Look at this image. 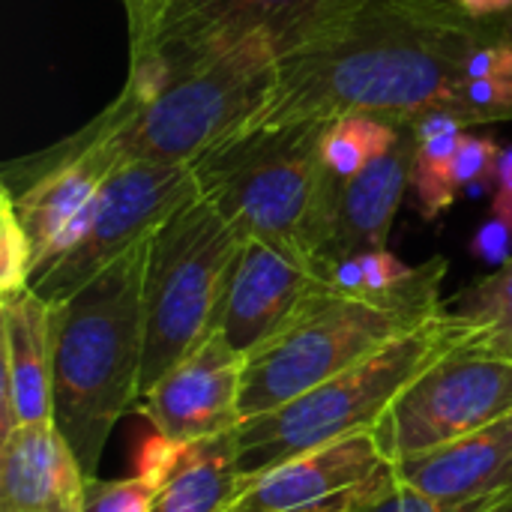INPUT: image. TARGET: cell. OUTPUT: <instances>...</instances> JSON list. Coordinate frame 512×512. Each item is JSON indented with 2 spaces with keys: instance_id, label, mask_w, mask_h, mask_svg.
<instances>
[{
  "instance_id": "obj_1",
  "label": "cell",
  "mask_w": 512,
  "mask_h": 512,
  "mask_svg": "<svg viewBox=\"0 0 512 512\" xmlns=\"http://www.w3.org/2000/svg\"><path fill=\"white\" fill-rule=\"evenodd\" d=\"M483 42L489 39L414 18L393 0H366L342 30L279 63L270 102L246 126L330 123L348 111L393 123L453 111L477 126L465 96Z\"/></svg>"
},
{
  "instance_id": "obj_2",
  "label": "cell",
  "mask_w": 512,
  "mask_h": 512,
  "mask_svg": "<svg viewBox=\"0 0 512 512\" xmlns=\"http://www.w3.org/2000/svg\"><path fill=\"white\" fill-rule=\"evenodd\" d=\"M147 240L54 303V426L87 477H96L117 420L141 399Z\"/></svg>"
},
{
  "instance_id": "obj_3",
  "label": "cell",
  "mask_w": 512,
  "mask_h": 512,
  "mask_svg": "<svg viewBox=\"0 0 512 512\" xmlns=\"http://www.w3.org/2000/svg\"><path fill=\"white\" fill-rule=\"evenodd\" d=\"M324 126L294 120L231 132L192 165L198 192L243 240L276 243L321 267L348 186L321 162Z\"/></svg>"
},
{
  "instance_id": "obj_4",
  "label": "cell",
  "mask_w": 512,
  "mask_h": 512,
  "mask_svg": "<svg viewBox=\"0 0 512 512\" xmlns=\"http://www.w3.org/2000/svg\"><path fill=\"white\" fill-rule=\"evenodd\" d=\"M279 63L276 45L252 33L171 75L147 99L120 93L78 132L102 144L120 168L132 162L195 165L270 102Z\"/></svg>"
},
{
  "instance_id": "obj_5",
  "label": "cell",
  "mask_w": 512,
  "mask_h": 512,
  "mask_svg": "<svg viewBox=\"0 0 512 512\" xmlns=\"http://www.w3.org/2000/svg\"><path fill=\"white\" fill-rule=\"evenodd\" d=\"M444 276L447 261L432 258L384 294H348L327 285L282 336L246 360L243 417L303 396L438 318L447 309L441 300Z\"/></svg>"
},
{
  "instance_id": "obj_6",
  "label": "cell",
  "mask_w": 512,
  "mask_h": 512,
  "mask_svg": "<svg viewBox=\"0 0 512 512\" xmlns=\"http://www.w3.org/2000/svg\"><path fill=\"white\" fill-rule=\"evenodd\" d=\"M468 342H474V330L444 309L438 318L390 342L369 360L267 414L243 420L234 429L243 474L255 477L315 447L372 432L429 366Z\"/></svg>"
},
{
  "instance_id": "obj_7",
  "label": "cell",
  "mask_w": 512,
  "mask_h": 512,
  "mask_svg": "<svg viewBox=\"0 0 512 512\" xmlns=\"http://www.w3.org/2000/svg\"><path fill=\"white\" fill-rule=\"evenodd\" d=\"M240 249V231L201 192L150 234L144 267L147 342L141 396L216 330Z\"/></svg>"
},
{
  "instance_id": "obj_8",
  "label": "cell",
  "mask_w": 512,
  "mask_h": 512,
  "mask_svg": "<svg viewBox=\"0 0 512 512\" xmlns=\"http://www.w3.org/2000/svg\"><path fill=\"white\" fill-rule=\"evenodd\" d=\"M363 6L366 0H171L150 42L132 51L123 93L147 99L171 75L252 33H264L285 60L342 30Z\"/></svg>"
},
{
  "instance_id": "obj_9",
  "label": "cell",
  "mask_w": 512,
  "mask_h": 512,
  "mask_svg": "<svg viewBox=\"0 0 512 512\" xmlns=\"http://www.w3.org/2000/svg\"><path fill=\"white\" fill-rule=\"evenodd\" d=\"M512 414V360L462 345L429 366L372 429L390 462L453 444Z\"/></svg>"
},
{
  "instance_id": "obj_10",
  "label": "cell",
  "mask_w": 512,
  "mask_h": 512,
  "mask_svg": "<svg viewBox=\"0 0 512 512\" xmlns=\"http://www.w3.org/2000/svg\"><path fill=\"white\" fill-rule=\"evenodd\" d=\"M195 195L198 180L192 165L132 162L117 168L99 189L78 246L39 273L30 288L48 303L66 300L108 264L144 243Z\"/></svg>"
},
{
  "instance_id": "obj_11",
  "label": "cell",
  "mask_w": 512,
  "mask_h": 512,
  "mask_svg": "<svg viewBox=\"0 0 512 512\" xmlns=\"http://www.w3.org/2000/svg\"><path fill=\"white\" fill-rule=\"evenodd\" d=\"M390 486L393 462L372 432H357L243 477L225 512H348Z\"/></svg>"
},
{
  "instance_id": "obj_12",
  "label": "cell",
  "mask_w": 512,
  "mask_h": 512,
  "mask_svg": "<svg viewBox=\"0 0 512 512\" xmlns=\"http://www.w3.org/2000/svg\"><path fill=\"white\" fill-rule=\"evenodd\" d=\"M327 285L315 261L267 240H243L216 330L249 360L282 336Z\"/></svg>"
},
{
  "instance_id": "obj_13",
  "label": "cell",
  "mask_w": 512,
  "mask_h": 512,
  "mask_svg": "<svg viewBox=\"0 0 512 512\" xmlns=\"http://www.w3.org/2000/svg\"><path fill=\"white\" fill-rule=\"evenodd\" d=\"M243 378L246 357L213 330L177 366H171L138 405L153 432L177 444L219 438L246 420Z\"/></svg>"
},
{
  "instance_id": "obj_14",
  "label": "cell",
  "mask_w": 512,
  "mask_h": 512,
  "mask_svg": "<svg viewBox=\"0 0 512 512\" xmlns=\"http://www.w3.org/2000/svg\"><path fill=\"white\" fill-rule=\"evenodd\" d=\"M0 435L54 423V303L33 288L0 297Z\"/></svg>"
},
{
  "instance_id": "obj_15",
  "label": "cell",
  "mask_w": 512,
  "mask_h": 512,
  "mask_svg": "<svg viewBox=\"0 0 512 512\" xmlns=\"http://www.w3.org/2000/svg\"><path fill=\"white\" fill-rule=\"evenodd\" d=\"M90 480L54 423L0 435V512H84Z\"/></svg>"
},
{
  "instance_id": "obj_16",
  "label": "cell",
  "mask_w": 512,
  "mask_h": 512,
  "mask_svg": "<svg viewBox=\"0 0 512 512\" xmlns=\"http://www.w3.org/2000/svg\"><path fill=\"white\" fill-rule=\"evenodd\" d=\"M393 483L438 501L512 495V414L453 444L393 462Z\"/></svg>"
},
{
  "instance_id": "obj_17",
  "label": "cell",
  "mask_w": 512,
  "mask_h": 512,
  "mask_svg": "<svg viewBox=\"0 0 512 512\" xmlns=\"http://www.w3.org/2000/svg\"><path fill=\"white\" fill-rule=\"evenodd\" d=\"M414 153H417V129L414 120L402 123L399 141L369 162L348 186L339 204L336 228L324 252V273L333 261H342L348 255L381 249L387 246L393 219L402 207L405 192L411 189V171H414Z\"/></svg>"
},
{
  "instance_id": "obj_18",
  "label": "cell",
  "mask_w": 512,
  "mask_h": 512,
  "mask_svg": "<svg viewBox=\"0 0 512 512\" xmlns=\"http://www.w3.org/2000/svg\"><path fill=\"white\" fill-rule=\"evenodd\" d=\"M234 432L180 444L171 465L153 483V512H225L243 489Z\"/></svg>"
},
{
  "instance_id": "obj_19",
  "label": "cell",
  "mask_w": 512,
  "mask_h": 512,
  "mask_svg": "<svg viewBox=\"0 0 512 512\" xmlns=\"http://www.w3.org/2000/svg\"><path fill=\"white\" fill-rule=\"evenodd\" d=\"M402 135V123H393L381 114L369 111H348L333 117L321 135V162L324 168L351 183L369 162L384 156Z\"/></svg>"
},
{
  "instance_id": "obj_20",
  "label": "cell",
  "mask_w": 512,
  "mask_h": 512,
  "mask_svg": "<svg viewBox=\"0 0 512 512\" xmlns=\"http://www.w3.org/2000/svg\"><path fill=\"white\" fill-rule=\"evenodd\" d=\"M447 309L474 330L471 345L512 360V258L459 291Z\"/></svg>"
},
{
  "instance_id": "obj_21",
  "label": "cell",
  "mask_w": 512,
  "mask_h": 512,
  "mask_svg": "<svg viewBox=\"0 0 512 512\" xmlns=\"http://www.w3.org/2000/svg\"><path fill=\"white\" fill-rule=\"evenodd\" d=\"M465 129L417 138L414 153V171H411V189L417 195L423 219H438L447 207H453L459 189L453 183V159L459 153Z\"/></svg>"
},
{
  "instance_id": "obj_22",
  "label": "cell",
  "mask_w": 512,
  "mask_h": 512,
  "mask_svg": "<svg viewBox=\"0 0 512 512\" xmlns=\"http://www.w3.org/2000/svg\"><path fill=\"white\" fill-rule=\"evenodd\" d=\"M414 18L486 39L512 36V0H393Z\"/></svg>"
},
{
  "instance_id": "obj_23",
  "label": "cell",
  "mask_w": 512,
  "mask_h": 512,
  "mask_svg": "<svg viewBox=\"0 0 512 512\" xmlns=\"http://www.w3.org/2000/svg\"><path fill=\"white\" fill-rule=\"evenodd\" d=\"M414 270L417 267L405 264L387 246H381V249H366L342 261H333L327 267V282L336 291H348V294H384L408 282Z\"/></svg>"
},
{
  "instance_id": "obj_24",
  "label": "cell",
  "mask_w": 512,
  "mask_h": 512,
  "mask_svg": "<svg viewBox=\"0 0 512 512\" xmlns=\"http://www.w3.org/2000/svg\"><path fill=\"white\" fill-rule=\"evenodd\" d=\"M36 258L33 243L21 225L12 192L0 186V297L21 294L33 285Z\"/></svg>"
},
{
  "instance_id": "obj_25",
  "label": "cell",
  "mask_w": 512,
  "mask_h": 512,
  "mask_svg": "<svg viewBox=\"0 0 512 512\" xmlns=\"http://www.w3.org/2000/svg\"><path fill=\"white\" fill-rule=\"evenodd\" d=\"M348 512H512V495L480 498V501H438L405 486H390L375 498L351 507Z\"/></svg>"
},
{
  "instance_id": "obj_26",
  "label": "cell",
  "mask_w": 512,
  "mask_h": 512,
  "mask_svg": "<svg viewBox=\"0 0 512 512\" xmlns=\"http://www.w3.org/2000/svg\"><path fill=\"white\" fill-rule=\"evenodd\" d=\"M498 141L492 135H462L459 153L453 159V183L459 192L474 198L495 192V162H498Z\"/></svg>"
},
{
  "instance_id": "obj_27",
  "label": "cell",
  "mask_w": 512,
  "mask_h": 512,
  "mask_svg": "<svg viewBox=\"0 0 512 512\" xmlns=\"http://www.w3.org/2000/svg\"><path fill=\"white\" fill-rule=\"evenodd\" d=\"M156 489L141 477L126 480H99L87 483L84 512H153Z\"/></svg>"
},
{
  "instance_id": "obj_28",
  "label": "cell",
  "mask_w": 512,
  "mask_h": 512,
  "mask_svg": "<svg viewBox=\"0 0 512 512\" xmlns=\"http://www.w3.org/2000/svg\"><path fill=\"white\" fill-rule=\"evenodd\" d=\"M471 255L486 261V264H504L512 258V225L504 219H489L486 225L477 228L471 240Z\"/></svg>"
},
{
  "instance_id": "obj_29",
  "label": "cell",
  "mask_w": 512,
  "mask_h": 512,
  "mask_svg": "<svg viewBox=\"0 0 512 512\" xmlns=\"http://www.w3.org/2000/svg\"><path fill=\"white\" fill-rule=\"evenodd\" d=\"M171 0H123L129 15V45L132 51L144 48Z\"/></svg>"
},
{
  "instance_id": "obj_30",
  "label": "cell",
  "mask_w": 512,
  "mask_h": 512,
  "mask_svg": "<svg viewBox=\"0 0 512 512\" xmlns=\"http://www.w3.org/2000/svg\"><path fill=\"white\" fill-rule=\"evenodd\" d=\"M492 216L512 225V147H501L495 162V192H492Z\"/></svg>"
}]
</instances>
